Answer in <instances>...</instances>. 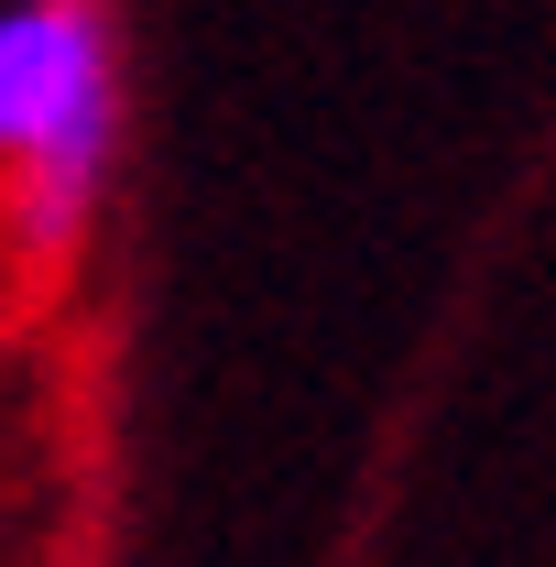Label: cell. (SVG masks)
<instances>
[{
    "mask_svg": "<svg viewBox=\"0 0 556 567\" xmlns=\"http://www.w3.org/2000/svg\"><path fill=\"white\" fill-rule=\"evenodd\" d=\"M121 153V44L76 0L0 11V164H11V240L55 274Z\"/></svg>",
    "mask_w": 556,
    "mask_h": 567,
    "instance_id": "obj_1",
    "label": "cell"
}]
</instances>
